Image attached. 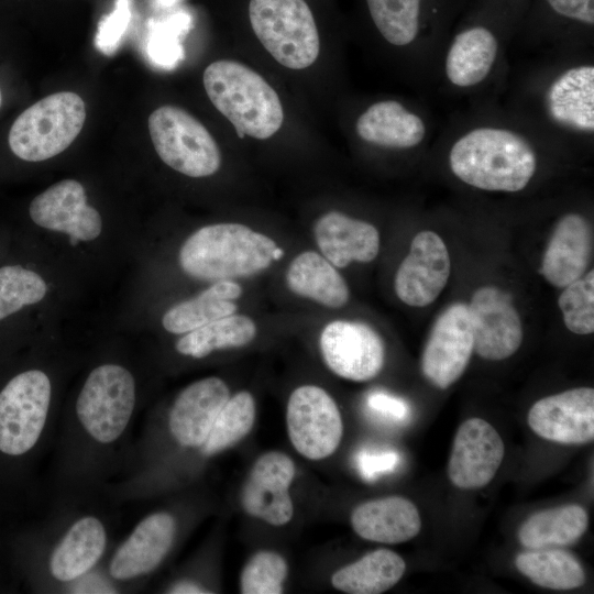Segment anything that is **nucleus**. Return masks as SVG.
<instances>
[{"instance_id":"c85d7f7f","label":"nucleus","mask_w":594,"mask_h":594,"mask_svg":"<svg viewBox=\"0 0 594 594\" xmlns=\"http://www.w3.org/2000/svg\"><path fill=\"white\" fill-rule=\"evenodd\" d=\"M106 531L95 517L76 521L54 550L50 568L55 579L73 581L88 572L100 559Z\"/></svg>"},{"instance_id":"ea45409f","label":"nucleus","mask_w":594,"mask_h":594,"mask_svg":"<svg viewBox=\"0 0 594 594\" xmlns=\"http://www.w3.org/2000/svg\"><path fill=\"white\" fill-rule=\"evenodd\" d=\"M366 405L374 415L393 424H403L410 416V407L405 399L383 391L369 394Z\"/></svg>"},{"instance_id":"473e14b6","label":"nucleus","mask_w":594,"mask_h":594,"mask_svg":"<svg viewBox=\"0 0 594 594\" xmlns=\"http://www.w3.org/2000/svg\"><path fill=\"white\" fill-rule=\"evenodd\" d=\"M255 336V322L246 316L233 314L185 333L175 346L183 355L201 359L216 350L244 346Z\"/></svg>"},{"instance_id":"2f4dec72","label":"nucleus","mask_w":594,"mask_h":594,"mask_svg":"<svg viewBox=\"0 0 594 594\" xmlns=\"http://www.w3.org/2000/svg\"><path fill=\"white\" fill-rule=\"evenodd\" d=\"M517 570L532 583L551 590H572L585 583L580 561L562 549L541 548L519 553Z\"/></svg>"},{"instance_id":"4468645a","label":"nucleus","mask_w":594,"mask_h":594,"mask_svg":"<svg viewBox=\"0 0 594 594\" xmlns=\"http://www.w3.org/2000/svg\"><path fill=\"white\" fill-rule=\"evenodd\" d=\"M319 345L326 365L344 380H372L385 362L382 338L372 327L360 321L329 322L320 333Z\"/></svg>"},{"instance_id":"f3484780","label":"nucleus","mask_w":594,"mask_h":594,"mask_svg":"<svg viewBox=\"0 0 594 594\" xmlns=\"http://www.w3.org/2000/svg\"><path fill=\"white\" fill-rule=\"evenodd\" d=\"M505 453L497 430L486 420L471 418L459 427L448 462V476L462 490L487 485L496 475Z\"/></svg>"},{"instance_id":"9d476101","label":"nucleus","mask_w":594,"mask_h":594,"mask_svg":"<svg viewBox=\"0 0 594 594\" xmlns=\"http://www.w3.org/2000/svg\"><path fill=\"white\" fill-rule=\"evenodd\" d=\"M135 405V383L125 367L103 364L88 375L76 403V413L87 432L110 443L124 431Z\"/></svg>"},{"instance_id":"a211bd4d","label":"nucleus","mask_w":594,"mask_h":594,"mask_svg":"<svg viewBox=\"0 0 594 594\" xmlns=\"http://www.w3.org/2000/svg\"><path fill=\"white\" fill-rule=\"evenodd\" d=\"M295 473V463L287 454L279 451L262 454L241 491L245 513L273 526L286 525L294 515L289 487Z\"/></svg>"},{"instance_id":"c756f323","label":"nucleus","mask_w":594,"mask_h":594,"mask_svg":"<svg viewBox=\"0 0 594 594\" xmlns=\"http://www.w3.org/2000/svg\"><path fill=\"white\" fill-rule=\"evenodd\" d=\"M405 570L406 563L399 554L377 549L334 572L331 584L349 594H380L393 587Z\"/></svg>"},{"instance_id":"9b49d317","label":"nucleus","mask_w":594,"mask_h":594,"mask_svg":"<svg viewBox=\"0 0 594 594\" xmlns=\"http://www.w3.org/2000/svg\"><path fill=\"white\" fill-rule=\"evenodd\" d=\"M51 382L41 370H26L0 391V451L21 455L34 447L44 428Z\"/></svg>"},{"instance_id":"f03ea898","label":"nucleus","mask_w":594,"mask_h":594,"mask_svg":"<svg viewBox=\"0 0 594 594\" xmlns=\"http://www.w3.org/2000/svg\"><path fill=\"white\" fill-rule=\"evenodd\" d=\"M498 102L570 155L593 148L594 50L510 61Z\"/></svg>"},{"instance_id":"cd10ccee","label":"nucleus","mask_w":594,"mask_h":594,"mask_svg":"<svg viewBox=\"0 0 594 594\" xmlns=\"http://www.w3.org/2000/svg\"><path fill=\"white\" fill-rule=\"evenodd\" d=\"M242 295V287L232 279L216 280L197 297L170 307L162 318L164 329L174 334L190 332L211 321L233 315V302Z\"/></svg>"},{"instance_id":"39448f33","label":"nucleus","mask_w":594,"mask_h":594,"mask_svg":"<svg viewBox=\"0 0 594 594\" xmlns=\"http://www.w3.org/2000/svg\"><path fill=\"white\" fill-rule=\"evenodd\" d=\"M372 22L399 51L420 91H431L438 59L450 31L429 18L426 0H365Z\"/></svg>"},{"instance_id":"58836bf2","label":"nucleus","mask_w":594,"mask_h":594,"mask_svg":"<svg viewBox=\"0 0 594 594\" xmlns=\"http://www.w3.org/2000/svg\"><path fill=\"white\" fill-rule=\"evenodd\" d=\"M400 461L395 450H362L358 453L356 465L361 476L373 482L380 476L392 473Z\"/></svg>"},{"instance_id":"4c0bfd02","label":"nucleus","mask_w":594,"mask_h":594,"mask_svg":"<svg viewBox=\"0 0 594 594\" xmlns=\"http://www.w3.org/2000/svg\"><path fill=\"white\" fill-rule=\"evenodd\" d=\"M131 1L117 0L114 10L100 20L96 45L105 54H112L124 34L131 18Z\"/></svg>"},{"instance_id":"72a5a7b5","label":"nucleus","mask_w":594,"mask_h":594,"mask_svg":"<svg viewBox=\"0 0 594 594\" xmlns=\"http://www.w3.org/2000/svg\"><path fill=\"white\" fill-rule=\"evenodd\" d=\"M46 293V282L32 268L13 262L0 265V326L42 301Z\"/></svg>"},{"instance_id":"f704fd0d","label":"nucleus","mask_w":594,"mask_h":594,"mask_svg":"<svg viewBox=\"0 0 594 594\" xmlns=\"http://www.w3.org/2000/svg\"><path fill=\"white\" fill-rule=\"evenodd\" d=\"M254 421V397L246 391L237 393L218 414L202 444L204 453L216 454L238 443L251 431Z\"/></svg>"},{"instance_id":"a878e982","label":"nucleus","mask_w":594,"mask_h":594,"mask_svg":"<svg viewBox=\"0 0 594 594\" xmlns=\"http://www.w3.org/2000/svg\"><path fill=\"white\" fill-rule=\"evenodd\" d=\"M543 4L553 21L531 56L594 50V0H543Z\"/></svg>"},{"instance_id":"393cba45","label":"nucleus","mask_w":594,"mask_h":594,"mask_svg":"<svg viewBox=\"0 0 594 594\" xmlns=\"http://www.w3.org/2000/svg\"><path fill=\"white\" fill-rule=\"evenodd\" d=\"M358 536L381 543H402L416 537L421 519L415 504L402 496H388L360 504L351 514Z\"/></svg>"},{"instance_id":"5701e85b","label":"nucleus","mask_w":594,"mask_h":594,"mask_svg":"<svg viewBox=\"0 0 594 594\" xmlns=\"http://www.w3.org/2000/svg\"><path fill=\"white\" fill-rule=\"evenodd\" d=\"M322 255L334 266L343 268L353 261L367 263L380 251V233L370 222L340 211L321 216L314 228Z\"/></svg>"},{"instance_id":"7c9ffc66","label":"nucleus","mask_w":594,"mask_h":594,"mask_svg":"<svg viewBox=\"0 0 594 594\" xmlns=\"http://www.w3.org/2000/svg\"><path fill=\"white\" fill-rule=\"evenodd\" d=\"M588 526L586 510L578 504L562 505L531 515L518 530L528 549L568 546L580 539Z\"/></svg>"},{"instance_id":"6ab92c4d","label":"nucleus","mask_w":594,"mask_h":594,"mask_svg":"<svg viewBox=\"0 0 594 594\" xmlns=\"http://www.w3.org/2000/svg\"><path fill=\"white\" fill-rule=\"evenodd\" d=\"M530 429L562 444H584L594 438V389L578 387L537 400L528 411Z\"/></svg>"},{"instance_id":"79ce46f5","label":"nucleus","mask_w":594,"mask_h":594,"mask_svg":"<svg viewBox=\"0 0 594 594\" xmlns=\"http://www.w3.org/2000/svg\"><path fill=\"white\" fill-rule=\"evenodd\" d=\"M169 593L174 594H194V593H208V591H205L199 585L191 583V582H179L176 585L172 587Z\"/></svg>"},{"instance_id":"aec40b11","label":"nucleus","mask_w":594,"mask_h":594,"mask_svg":"<svg viewBox=\"0 0 594 594\" xmlns=\"http://www.w3.org/2000/svg\"><path fill=\"white\" fill-rule=\"evenodd\" d=\"M29 216L40 228L63 232L75 241H92L102 231L100 213L87 204L84 186L63 179L35 196Z\"/></svg>"},{"instance_id":"7ed1b4c3","label":"nucleus","mask_w":594,"mask_h":594,"mask_svg":"<svg viewBox=\"0 0 594 594\" xmlns=\"http://www.w3.org/2000/svg\"><path fill=\"white\" fill-rule=\"evenodd\" d=\"M276 242L240 223L205 226L183 243L179 265L190 277L221 280L252 276L274 262Z\"/></svg>"},{"instance_id":"2eb2a0df","label":"nucleus","mask_w":594,"mask_h":594,"mask_svg":"<svg viewBox=\"0 0 594 594\" xmlns=\"http://www.w3.org/2000/svg\"><path fill=\"white\" fill-rule=\"evenodd\" d=\"M474 337V351L488 361L513 355L522 341V326L512 296L496 287L483 286L468 305Z\"/></svg>"},{"instance_id":"4be33fe9","label":"nucleus","mask_w":594,"mask_h":594,"mask_svg":"<svg viewBox=\"0 0 594 594\" xmlns=\"http://www.w3.org/2000/svg\"><path fill=\"white\" fill-rule=\"evenodd\" d=\"M228 385L211 376L188 385L176 398L169 414V430L184 447H200L228 399Z\"/></svg>"},{"instance_id":"ddd939ff","label":"nucleus","mask_w":594,"mask_h":594,"mask_svg":"<svg viewBox=\"0 0 594 594\" xmlns=\"http://www.w3.org/2000/svg\"><path fill=\"white\" fill-rule=\"evenodd\" d=\"M474 352L468 305L447 307L435 321L421 355V372L437 388L446 389L466 370Z\"/></svg>"},{"instance_id":"c9c22d12","label":"nucleus","mask_w":594,"mask_h":594,"mask_svg":"<svg viewBox=\"0 0 594 594\" xmlns=\"http://www.w3.org/2000/svg\"><path fill=\"white\" fill-rule=\"evenodd\" d=\"M558 304L565 327L575 334H591L594 331V272L563 287Z\"/></svg>"},{"instance_id":"dca6fc26","label":"nucleus","mask_w":594,"mask_h":594,"mask_svg":"<svg viewBox=\"0 0 594 594\" xmlns=\"http://www.w3.org/2000/svg\"><path fill=\"white\" fill-rule=\"evenodd\" d=\"M450 271L449 252L441 237L430 230L420 231L398 266L395 293L408 306H428L446 287Z\"/></svg>"},{"instance_id":"a19ab883","label":"nucleus","mask_w":594,"mask_h":594,"mask_svg":"<svg viewBox=\"0 0 594 594\" xmlns=\"http://www.w3.org/2000/svg\"><path fill=\"white\" fill-rule=\"evenodd\" d=\"M77 593H109L112 592L111 587L107 585L100 579H96L95 575H90L86 579L80 580L78 587H76Z\"/></svg>"},{"instance_id":"1a4fd4ad","label":"nucleus","mask_w":594,"mask_h":594,"mask_svg":"<svg viewBox=\"0 0 594 594\" xmlns=\"http://www.w3.org/2000/svg\"><path fill=\"white\" fill-rule=\"evenodd\" d=\"M440 127L421 102L382 99L370 103L355 119L354 132L364 144L396 153L431 151Z\"/></svg>"},{"instance_id":"412c9836","label":"nucleus","mask_w":594,"mask_h":594,"mask_svg":"<svg viewBox=\"0 0 594 594\" xmlns=\"http://www.w3.org/2000/svg\"><path fill=\"white\" fill-rule=\"evenodd\" d=\"M592 249V230L587 219L579 212H566L556 223L539 273L552 286L563 288L583 276Z\"/></svg>"},{"instance_id":"e433bc0d","label":"nucleus","mask_w":594,"mask_h":594,"mask_svg":"<svg viewBox=\"0 0 594 594\" xmlns=\"http://www.w3.org/2000/svg\"><path fill=\"white\" fill-rule=\"evenodd\" d=\"M288 573L285 559L277 552H256L244 565L240 578L242 594H280Z\"/></svg>"},{"instance_id":"37998d69","label":"nucleus","mask_w":594,"mask_h":594,"mask_svg":"<svg viewBox=\"0 0 594 594\" xmlns=\"http://www.w3.org/2000/svg\"><path fill=\"white\" fill-rule=\"evenodd\" d=\"M1 105H2V91H1V88H0V108H1Z\"/></svg>"},{"instance_id":"20e7f679","label":"nucleus","mask_w":594,"mask_h":594,"mask_svg":"<svg viewBox=\"0 0 594 594\" xmlns=\"http://www.w3.org/2000/svg\"><path fill=\"white\" fill-rule=\"evenodd\" d=\"M202 81L210 101L235 131L265 140L280 129L284 111L277 92L246 65L216 61L206 67Z\"/></svg>"},{"instance_id":"423d86ee","label":"nucleus","mask_w":594,"mask_h":594,"mask_svg":"<svg viewBox=\"0 0 594 594\" xmlns=\"http://www.w3.org/2000/svg\"><path fill=\"white\" fill-rule=\"evenodd\" d=\"M86 106L79 95L59 91L22 111L12 123L8 145L24 162H43L65 151L80 133Z\"/></svg>"},{"instance_id":"b1692460","label":"nucleus","mask_w":594,"mask_h":594,"mask_svg":"<svg viewBox=\"0 0 594 594\" xmlns=\"http://www.w3.org/2000/svg\"><path fill=\"white\" fill-rule=\"evenodd\" d=\"M175 520L167 513H156L143 519L118 549L110 563L114 579L135 578L154 570L172 547Z\"/></svg>"},{"instance_id":"f8f14e48","label":"nucleus","mask_w":594,"mask_h":594,"mask_svg":"<svg viewBox=\"0 0 594 594\" xmlns=\"http://www.w3.org/2000/svg\"><path fill=\"white\" fill-rule=\"evenodd\" d=\"M287 432L298 453L322 460L338 449L343 422L334 399L321 387L302 385L289 396L286 407Z\"/></svg>"},{"instance_id":"bb28decb","label":"nucleus","mask_w":594,"mask_h":594,"mask_svg":"<svg viewBox=\"0 0 594 594\" xmlns=\"http://www.w3.org/2000/svg\"><path fill=\"white\" fill-rule=\"evenodd\" d=\"M286 284L294 294L329 308L343 307L350 298L344 278L323 255L315 251L302 252L290 262Z\"/></svg>"},{"instance_id":"0eeeda50","label":"nucleus","mask_w":594,"mask_h":594,"mask_svg":"<svg viewBox=\"0 0 594 594\" xmlns=\"http://www.w3.org/2000/svg\"><path fill=\"white\" fill-rule=\"evenodd\" d=\"M254 34L283 66L304 69L312 65L320 40L312 12L304 0H250Z\"/></svg>"},{"instance_id":"f257e3e1","label":"nucleus","mask_w":594,"mask_h":594,"mask_svg":"<svg viewBox=\"0 0 594 594\" xmlns=\"http://www.w3.org/2000/svg\"><path fill=\"white\" fill-rule=\"evenodd\" d=\"M448 173L474 190L518 194L563 151L498 101L465 106L440 127L431 146Z\"/></svg>"},{"instance_id":"6e6552de","label":"nucleus","mask_w":594,"mask_h":594,"mask_svg":"<svg viewBox=\"0 0 594 594\" xmlns=\"http://www.w3.org/2000/svg\"><path fill=\"white\" fill-rule=\"evenodd\" d=\"M148 132L160 158L189 177H208L221 165L217 142L195 117L175 106H162L148 117Z\"/></svg>"}]
</instances>
